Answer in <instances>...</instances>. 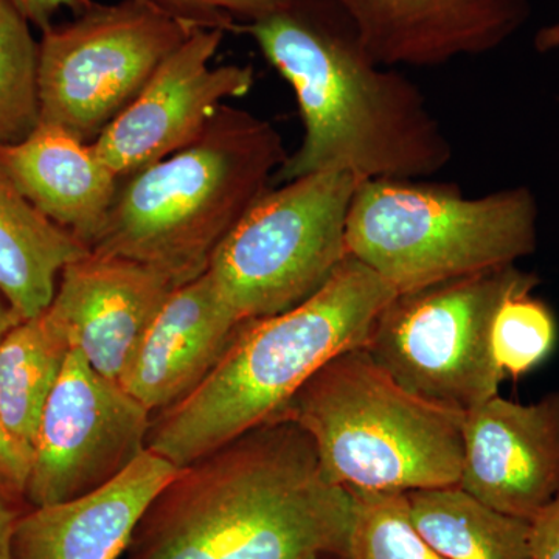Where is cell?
I'll list each match as a JSON object with an SVG mask.
<instances>
[{
  "label": "cell",
  "mask_w": 559,
  "mask_h": 559,
  "mask_svg": "<svg viewBox=\"0 0 559 559\" xmlns=\"http://www.w3.org/2000/svg\"><path fill=\"white\" fill-rule=\"evenodd\" d=\"M69 352L68 337L47 311L21 320L0 341V417L32 457L44 407Z\"/></svg>",
  "instance_id": "obj_20"
},
{
  "label": "cell",
  "mask_w": 559,
  "mask_h": 559,
  "mask_svg": "<svg viewBox=\"0 0 559 559\" xmlns=\"http://www.w3.org/2000/svg\"><path fill=\"white\" fill-rule=\"evenodd\" d=\"M538 275L516 264L396 294L364 349L415 395L468 411L499 395L506 380L492 356L496 311Z\"/></svg>",
  "instance_id": "obj_8"
},
{
  "label": "cell",
  "mask_w": 559,
  "mask_h": 559,
  "mask_svg": "<svg viewBox=\"0 0 559 559\" xmlns=\"http://www.w3.org/2000/svg\"><path fill=\"white\" fill-rule=\"evenodd\" d=\"M0 170L25 200L87 249L120 186L91 145L49 123L16 145L0 146Z\"/></svg>",
  "instance_id": "obj_17"
},
{
  "label": "cell",
  "mask_w": 559,
  "mask_h": 559,
  "mask_svg": "<svg viewBox=\"0 0 559 559\" xmlns=\"http://www.w3.org/2000/svg\"><path fill=\"white\" fill-rule=\"evenodd\" d=\"M535 49L539 53L559 50V20L544 25L535 36Z\"/></svg>",
  "instance_id": "obj_29"
},
{
  "label": "cell",
  "mask_w": 559,
  "mask_h": 559,
  "mask_svg": "<svg viewBox=\"0 0 559 559\" xmlns=\"http://www.w3.org/2000/svg\"><path fill=\"white\" fill-rule=\"evenodd\" d=\"M532 559H559V492L530 521Z\"/></svg>",
  "instance_id": "obj_26"
},
{
  "label": "cell",
  "mask_w": 559,
  "mask_h": 559,
  "mask_svg": "<svg viewBox=\"0 0 559 559\" xmlns=\"http://www.w3.org/2000/svg\"><path fill=\"white\" fill-rule=\"evenodd\" d=\"M28 24L35 25L40 32H46L53 25V17L61 10H70L79 14L86 10L94 0H9Z\"/></svg>",
  "instance_id": "obj_27"
},
{
  "label": "cell",
  "mask_w": 559,
  "mask_h": 559,
  "mask_svg": "<svg viewBox=\"0 0 559 559\" xmlns=\"http://www.w3.org/2000/svg\"><path fill=\"white\" fill-rule=\"evenodd\" d=\"M296 95L304 139L272 186L344 171L360 182L429 179L451 164L452 143L421 90L378 64L331 0H293L235 25Z\"/></svg>",
  "instance_id": "obj_2"
},
{
  "label": "cell",
  "mask_w": 559,
  "mask_h": 559,
  "mask_svg": "<svg viewBox=\"0 0 559 559\" xmlns=\"http://www.w3.org/2000/svg\"><path fill=\"white\" fill-rule=\"evenodd\" d=\"M395 296L380 275L345 257L325 285L297 307L241 323L209 377L153 415L148 450L182 468L277 418L316 371L366 345Z\"/></svg>",
  "instance_id": "obj_3"
},
{
  "label": "cell",
  "mask_w": 559,
  "mask_h": 559,
  "mask_svg": "<svg viewBox=\"0 0 559 559\" xmlns=\"http://www.w3.org/2000/svg\"><path fill=\"white\" fill-rule=\"evenodd\" d=\"M406 498L415 527L447 559H532L530 522L485 506L460 485Z\"/></svg>",
  "instance_id": "obj_19"
},
{
  "label": "cell",
  "mask_w": 559,
  "mask_h": 559,
  "mask_svg": "<svg viewBox=\"0 0 559 559\" xmlns=\"http://www.w3.org/2000/svg\"><path fill=\"white\" fill-rule=\"evenodd\" d=\"M277 418L310 437L323 476L348 491L460 484L465 411L415 395L364 348L316 371Z\"/></svg>",
  "instance_id": "obj_5"
},
{
  "label": "cell",
  "mask_w": 559,
  "mask_h": 559,
  "mask_svg": "<svg viewBox=\"0 0 559 559\" xmlns=\"http://www.w3.org/2000/svg\"><path fill=\"white\" fill-rule=\"evenodd\" d=\"M153 0L92 2L39 40L40 123L94 142L198 31Z\"/></svg>",
  "instance_id": "obj_9"
},
{
  "label": "cell",
  "mask_w": 559,
  "mask_h": 559,
  "mask_svg": "<svg viewBox=\"0 0 559 559\" xmlns=\"http://www.w3.org/2000/svg\"><path fill=\"white\" fill-rule=\"evenodd\" d=\"M16 502V499L0 491V559H13L14 530L22 516Z\"/></svg>",
  "instance_id": "obj_28"
},
{
  "label": "cell",
  "mask_w": 559,
  "mask_h": 559,
  "mask_svg": "<svg viewBox=\"0 0 559 559\" xmlns=\"http://www.w3.org/2000/svg\"><path fill=\"white\" fill-rule=\"evenodd\" d=\"M39 124V40L20 11L0 0V146L16 145Z\"/></svg>",
  "instance_id": "obj_21"
},
{
  "label": "cell",
  "mask_w": 559,
  "mask_h": 559,
  "mask_svg": "<svg viewBox=\"0 0 559 559\" xmlns=\"http://www.w3.org/2000/svg\"><path fill=\"white\" fill-rule=\"evenodd\" d=\"M176 471L148 450L91 495L32 507L14 530L13 559H120L146 507Z\"/></svg>",
  "instance_id": "obj_16"
},
{
  "label": "cell",
  "mask_w": 559,
  "mask_h": 559,
  "mask_svg": "<svg viewBox=\"0 0 559 559\" xmlns=\"http://www.w3.org/2000/svg\"><path fill=\"white\" fill-rule=\"evenodd\" d=\"M197 27L234 32L235 25L261 20L293 0H153Z\"/></svg>",
  "instance_id": "obj_24"
},
{
  "label": "cell",
  "mask_w": 559,
  "mask_h": 559,
  "mask_svg": "<svg viewBox=\"0 0 559 559\" xmlns=\"http://www.w3.org/2000/svg\"><path fill=\"white\" fill-rule=\"evenodd\" d=\"M153 414L70 348L40 417L25 500L35 507L91 495L148 451Z\"/></svg>",
  "instance_id": "obj_10"
},
{
  "label": "cell",
  "mask_w": 559,
  "mask_h": 559,
  "mask_svg": "<svg viewBox=\"0 0 559 559\" xmlns=\"http://www.w3.org/2000/svg\"><path fill=\"white\" fill-rule=\"evenodd\" d=\"M349 492L355 511L345 559H447L415 527L406 495Z\"/></svg>",
  "instance_id": "obj_22"
},
{
  "label": "cell",
  "mask_w": 559,
  "mask_h": 559,
  "mask_svg": "<svg viewBox=\"0 0 559 559\" xmlns=\"http://www.w3.org/2000/svg\"><path fill=\"white\" fill-rule=\"evenodd\" d=\"M459 485L532 521L559 492V390L528 404L496 395L465 411Z\"/></svg>",
  "instance_id": "obj_12"
},
{
  "label": "cell",
  "mask_w": 559,
  "mask_h": 559,
  "mask_svg": "<svg viewBox=\"0 0 559 559\" xmlns=\"http://www.w3.org/2000/svg\"><path fill=\"white\" fill-rule=\"evenodd\" d=\"M87 252L0 170V293L22 319L50 307L62 270Z\"/></svg>",
  "instance_id": "obj_18"
},
{
  "label": "cell",
  "mask_w": 559,
  "mask_h": 559,
  "mask_svg": "<svg viewBox=\"0 0 559 559\" xmlns=\"http://www.w3.org/2000/svg\"><path fill=\"white\" fill-rule=\"evenodd\" d=\"M227 32L198 28L162 62L135 100L94 142L92 151L124 179L187 148L229 98L249 94L252 66H212Z\"/></svg>",
  "instance_id": "obj_11"
},
{
  "label": "cell",
  "mask_w": 559,
  "mask_h": 559,
  "mask_svg": "<svg viewBox=\"0 0 559 559\" xmlns=\"http://www.w3.org/2000/svg\"><path fill=\"white\" fill-rule=\"evenodd\" d=\"M240 325L205 272L173 290L139 345L121 388L153 415L175 406L215 369Z\"/></svg>",
  "instance_id": "obj_15"
},
{
  "label": "cell",
  "mask_w": 559,
  "mask_h": 559,
  "mask_svg": "<svg viewBox=\"0 0 559 559\" xmlns=\"http://www.w3.org/2000/svg\"><path fill=\"white\" fill-rule=\"evenodd\" d=\"M32 454L14 439L0 417V491L25 500L32 473Z\"/></svg>",
  "instance_id": "obj_25"
},
{
  "label": "cell",
  "mask_w": 559,
  "mask_h": 559,
  "mask_svg": "<svg viewBox=\"0 0 559 559\" xmlns=\"http://www.w3.org/2000/svg\"><path fill=\"white\" fill-rule=\"evenodd\" d=\"M355 499L275 418L176 471L120 559H345Z\"/></svg>",
  "instance_id": "obj_1"
},
{
  "label": "cell",
  "mask_w": 559,
  "mask_h": 559,
  "mask_svg": "<svg viewBox=\"0 0 559 559\" xmlns=\"http://www.w3.org/2000/svg\"><path fill=\"white\" fill-rule=\"evenodd\" d=\"M175 283L148 264L87 252L62 270L47 312L87 364L121 382Z\"/></svg>",
  "instance_id": "obj_13"
},
{
  "label": "cell",
  "mask_w": 559,
  "mask_h": 559,
  "mask_svg": "<svg viewBox=\"0 0 559 559\" xmlns=\"http://www.w3.org/2000/svg\"><path fill=\"white\" fill-rule=\"evenodd\" d=\"M536 288L514 290L496 311L491 329L492 356L503 378L532 373L557 347L558 320Z\"/></svg>",
  "instance_id": "obj_23"
},
{
  "label": "cell",
  "mask_w": 559,
  "mask_h": 559,
  "mask_svg": "<svg viewBox=\"0 0 559 559\" xmlns=\"http://www.w3.org/2000/svg\"><path fill=\"white\" fill-rule=\"evenodd\" d=\"M24 320L14 311V308L11 307L10 301L5 299L2 293H0V341L5 337V334L9 333L13 326H16L17 323Z\"/></svg>",
  "instance_id": "obj_30"
},
{
  "label": "cell",
  "mask_w": 559,
  "mask_h": 559,
  "mask_svg": "<svg viewBox=\"0 0 559 559\" xmlns=\"http://www.w3.org/2000/svg\"><path fill=\"white\" fill-rule=\"evenodd\" d=\"M378 64L436 68L499 49L525 24L528 0H331Z\"/></svg>",
  "instance_id": "obj_14"
},
{
  "label": "cell",
  "mask_w": 559,
  "mask_h": 559,
  "mask_svg": "<svg viewBox=\"0 0 559 559\" xmlns=\"http://www.w3.org/2000/svg\"><path fill=\"white\" fill-rule=\"evenodd\" d=\"M539 207L528 187L484 197L428 179L360 182L345 246L396 294L513 266L538 249Z\"/></svg>",
  "instance_id": "obj_6"
},
{
  "label": "cell",
  "mask_w": 559,
  "mask_h": 559,
  "mask_svg": "<svg viewBox=\"0 0 559 559\" xmlns=\"http://www.w3.org/2000/svg\"><path fill=\"white\" fill-rule=\"evenodd\" d=\"M288 154L270 120L226 103L197 142L120 180L90 250L148 264L176 288L187 285L209 271Z\"/></svg>",
  "instance_id": "obj_4"
},
{
  "label": "cell",
  "mask_w": 559,
  "mask_h": 559,
  "mask_svg": "<svg viewBox=\"0 0 559 559\" xmlns=\"http://www.w3.org/2000/svg\"><path fill=\"white\" fill-rule=\"evenodd\" d=\"M359 180L320 171L270 189L221 242L209 277L238 322L297 307L348 255L345 229Z\"/></svg>",
  "instance_id": "obj_7"
}]
</instances>
